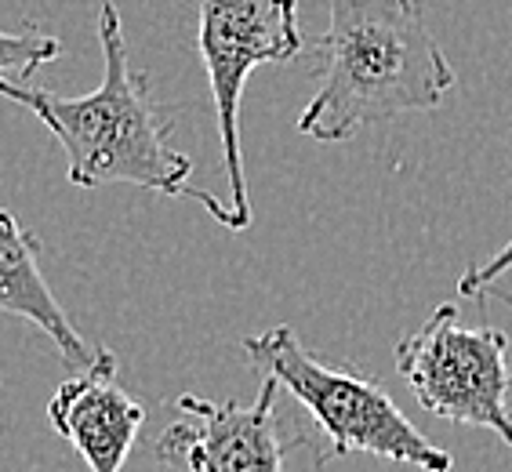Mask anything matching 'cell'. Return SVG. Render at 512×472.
I'll list each match as a JSON object with an SVG mask.
<instances>
[{"label": "cell", "mask_w": 512, "mask_h": 472, "mask_svg": "<svg viewBox=\"0 0 512 472\" xmlns=\"http://www.w3.org/2000/svg\"><path fill=\"white\" fill-rule=\"evenodd\" d=\"M280 385L262 378L255 404L204 400L182 393L178 422L157 436V458L171 472H284V458L302 440H287L276 418Z\"/></svg>", "instance_id": "6"}, {"label": "cell", "mask_w": 512, "mask_h": 472, "mask_svg": "<svg viewBox=\"0 0 512 472\" xmlns=\"http://www.w3.org/2000/svg\"><path fill=\"white\" fill-rule=\"evenodd\" d=\"M48 422L91 472H120L146 425V407L120 389L117 356L99 345L95 364L55 389Z\"/></svg>", "instance_id": "7"}, {"label": "cell", "mask_w": 512, "mask_h": 472, "mask_svg": "<svg viewBox=\"0 0 512 472\" xmlns=\"http://www.w3.org/2000/svg\"><path fill=\"white\" fill-rule=\"evenodd\" d=\"M240 345L247 364L262 378H273L313 414L316 429L327 440L324 462L360 451L422 472H451V454L425 440L371 374L320 364L298 342L295 327L276 324L262 335H247Z\"/></svg>", "instance_id": "3"}, {"label": "cell", "mask_w": 512, "mask_h": 472, "mask_svg": "<svg viewBox=\"0 0 512 472\" xmlns=\"http://www.w3.org/2000/svg\"><path fill=\"white\" fill-rule=\"evenodd\" d=\"M0 313L40 327L73 371L91 367L99 356V345H88L77 335V327L69 324L66 309L40 273V240L26 233L4 207H0Z\"/></svg>", "instance_id": "8"}, {"label": "cell", "mask_w": 512, "mask_h": 472, "mask_svg": "<svg viewBox=\"0 0 512 472\" xmlns=\"http://www.w3.org/2000/svg\"><path fill=\"white\" fill-rule=\"evenodd\" d=\"M509 335L502 327H469L454 305H436L418 331L396 345V371L414 400L436 418L491 429L512 447Z\"/></svg>", "instance_id": "4"}, {"label": "cell", "mask_w": 512, "mask_h": 472, "mask_svg": "<svg viewBox=\"0 0 512 472\" xmlns=\"http://www.w3.org/2000/svg\"><path fill=\"white\" fill-rule=\"evenodd\" d=\"M62 55V40L51 37V33L37 30V26H26L19 33L0 30V77H15V80H30L40 66H48Z\"/></svg>", "instance_id": "9"}, {"label": "cell", "mask_w": 512, "mask_h": 472, "mask_svg": "<svg viewBox=\"0 0 512 472\" xmlns=\"http://www.w3.org/2000/svg\"><path fill=\"white\" fill-rule=\"evenodd\" d=\"M316 55V91L298 117V131L316 142H349L382 120L429 113L458 84L422 0H327Z\"/></svg>", "instance_id": "2"}, {"label": "cell", "mask_w": 512, "mask_h": 472, "mask_svg": "<svg viewBox=\"0 0 512 472\" xmlns=\"http://www.w3.org/2000/svg\"><path fill=\"white\" fill-rule=\"evenodd\" d=\"M200 59H204L211 99L218 113L222 157L229 175V229L251 226L247 204L244 153H240V99L251 69L284 66L302 51V26H298V0H200Z\"/></svg>", "instance_id": "5"}, {"label": "cell", "mask_w": 512, "mask_h": 472, "mask_svg": "<svg viewBox=\"0 0 512 472\" xmlns=\"http://www.w3.org/2000/svg\"><path fill=\"white\" fill-rule=\"evenodd\" d=\"M512 269V240L498 251V255H491L487 262H476V266H469V273L458 280V295L473 298V295H483V291H491L498 280H502L505 273Z\"/></svg>", "instance_id": "10"}, {"label": "cell", "mask_w": 512, "mask_h": 472, "mask_svg": "<svg viewBox=\"0 0 512 472\" xmlns=\"http://www.w3.org/2000/svg\"><path fill=\"white\" fill-rule=\"evenodd\" d=\"M102 44V84L88 95L62 99L26 80L0 77V95L19 102L59 138L66 149V175L73 186H138L164 197L197 200L218 226L229 229V207L204 189L189 186L193 160L171 146L175 120L149 99V80L128 62V44L120 30L117 0H102L99 8Z\"/></svg>", "instance_id": "1"}]
</instances>
